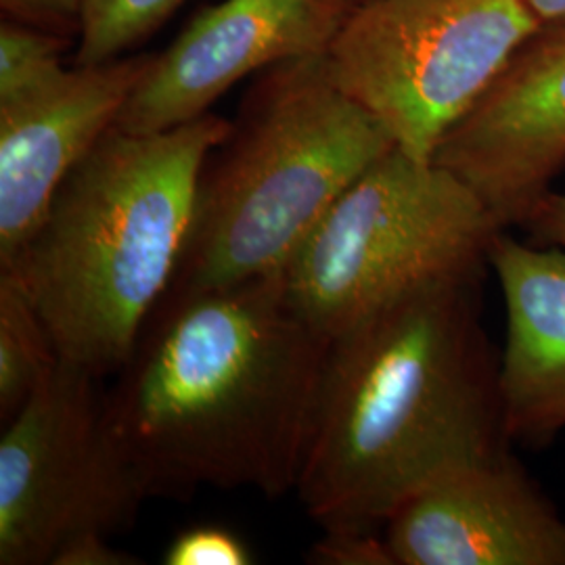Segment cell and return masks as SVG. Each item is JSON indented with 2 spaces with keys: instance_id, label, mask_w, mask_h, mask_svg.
Wrapping results in <instances>:
<instances>
[{
  "instance_id": "cell-1",
  "label": "cell",
  "mask_w": 565,
  "mask_h": 565,
  "mask_svg": "<svg viewBox=\"0 0 565 565\" xmlns=\"http://www.w3.org/2000/svg\"><path fill=\"white\" fill-rule=\"evenodd\" d=\"M329 343L282 273L170 287L105 394L149 494L296 492Z\"/></svg>"
},
{
  "instance_id": "cell-2",
  "label": "cell",
  "mask_w": 565,
  "mask_h": 565,
  "mask_svg": "<svg viewBox=\"0 0 565 565\" xmlns=\"http://www.w3.org/2000/svg\"><path fill=\"white\" fill-rule=\"evenodd\" d=\"M482 279L427 282L331 338L296 486L323 532L384 530L424 486L509 448Z\"/></svg>"
},
{
  "instance_id": "cell-3",
  "label": "cell",
  "mask_w": 565,
  "mask_h": 565,
  "mask_svg": "<svg viewBox=\"0 0 565 565\" xmlns=\"http://www.w3.org/2000/svg\"><path fill=\"white\" fill-rule=\"evenodd\" d=\"M231 130L205 114L163 132L114 126L61 182L13 275L61 363L107 377L128 361L179 273L203 163Z\"/></svg>"
},
{
  "instance_id": "cell-4",
  "label": "cell",
  "mask_w": 565,
  "mask_h": 565,
  "mask_svg": "<svg viewBox=\"0 0 565 565\" xmlns=\"http://www.w3.org/2000/svg\"><path fill=\"white\" fill-rule=\"evenodd\" d=\"M394 147L335 84L327 55L264 70L203 163L172 287L281 275L343 191Z\"/></svg>"
},
{
  "instance_id": "cell-5",
  "label": "cell",
  "mask_w": 565,
  "mask_h": 565,
  "mask_svg": "<svg viewBox=\"0 0 565 565\" xmlns=\"http://www.w3.org/2000/svg\"><path fill=\"white\" fill-rule=\"evenodd\" d=\"M501 231L455 172L394 147L331 205L282 279L303 317L333 338L422 285L484 277Z\"/></svg>"
},
{
  "instance_id": "cell-6",
  "label": "cell",
  "mask_w": 565,
  "mask_h": 565,
  "mask_svg": "<svg viewBox=\"0 0 565 565\" xmlns=\"http://www.w3.org/2000/svg\"><path fill=\"white\" fill-rule=\"evenodd\" d=\"M539 30L525 0H366L324 55L335 84L401 151L434 162Z\"/></svg>"
},
{
  "instance_id": "cell-7",
  "label": "cell",
  "mask_w": 565,
  "mask_h": 565,
  "mask_svg": "<svg viewBox=\"0 0 565 565\" xmlns=\"http://www.w3.org/2000/svg\"><path fill=\"white\" fill-rule=\"evenodd\" d=\"M102 380L61 363L0 436V565H53L84 534L114 536L151 499L107 417Z\"/></svg>"
},
{
  "instance_id": "cell-8",
  "label": "cell",
  "mask_w": 565,
  "mask_h": 565,
  "mask_svg": "<svg viewBox=\"0 0 565 565\" xmlns=\"http://www.w3.org/2000/svg\"><path fill=\"white\" fill-rule=\"evenodd\" d=\"M352 7L342 0H223L186 23L124 105L116 126L149 135L210 114L237 82L324 55Z\"/></svg>"
},
{
  "instance_id": "cell-9",
  "label": "cell",
  "mask_w": 565,
  "mask_h": 565,
  "mask_svg": "<svg viewBox=\"0 0 565 565\" xmlns=\"http://www.w3.org/2000/svg\"><path fill=\"white\" fill-rule=\"evenodd\" d=\"M434 162L467 182L503 228L524 226L565 172V23L541 25Z\"/></svg>"
},
{
  "instance_id": "cell-10",
  "label": "cell",
  "mask_w": 565,
  "mask_h": 565,
  "mask_svg": "<svg viewBox=\"0 0 565 565\" xmlns=\"http://www.w3.org/2000/svg\"><path fill=\"white\" fill-rule=\"evenodd\" d=\"M384 539L394 565H565V520L509 448L417 490Z\"/></svg>"
},
{
  "instance_id": "cell-11",
  "label": "cell",
  "mask_w": 565,
  "mask_h": 565,
  "mask_svg": "<svg viewBox=\"0 0 565 565\" xmlns=\"http://www.w3.org/2000/svg\"><path fill=\"white\" fill-rule=\"evenodd\" d=\"M156 55L72 65L0 102V268L39 228L61 182L116 126Z\"/></svg>"
},
{
  "instance_id": "cell-12",
  "label": "cell",
  "mask_w": 565,
  "mask_h": 565,
  "mask_svg": "<svg viewBox=\"0 0 565 565\" xmlns=\"http://www.w3.org/2000/svg\"><path fill=\"white\" fill-rule=\"evenodd\" d=\"M505 300L499 390L509 445L546 446L565 429V249L515 239L490 249Z\"/></svg>"
},
{
  "instance_id": "cell-13",
  "label": "cell",
  "mask_w": 565,
  "mask_h": 565,
  "mask_svg": "<svg viewBox=\"0 0 565 565\" xmlns=\"http://www.w3.org/2000/svg\"><path fill=\"white\" fill-rule=\"evenodd\" d=\"M60 364L39 308L13 275L0 273V422H9Z\"/></svg>"
},
{
  "instance_id": "cell-14",
  "label": "cell",
  "mask_w": 565,
  "mask_h": 565,
  "mask_svg": "<svg viewBox=\"0 0 565 565\" xmlns=\"http://www.w3.org/2000/svg\"><path fill=\"white\" fill-rule=\"evenodd\" d=\"M184 0H86L74 65L118 60L151 36Z\"/></svg>"
},
{
  "instance_id": "cell-15",
  "label": "cell",
  "mask_w": 565,
  "mask_h": 565,
  "mask_svg": "<svg viewBox=\"0 0 565 565\" xmlns=\"http://www.w3.org/2000/svg\"><path fill=\"white\" fill-rule=\"evenodd\" d=\"M70 39L30 23L0 21V102L20 97L65 70Z\"/></svg>"
},
{
  "instance_id": "cell-16",
  "label": "cell",
  "mask_w": 565,
  "mask_h": 565,
  "mask_svg": "<svg viewBox=\"0 0 565 565\" xmlns=\"http://www.w3.org/2000/svg\"><path fill=\"white\" fill-rule=\"evenodd\" d=\"M252 551L221 525H195L181 532L163 553L166 565H249Z\"/></svg>"
},
{
  "instance_id": "cell-17",
  "label": "cell",
  "mask_w": 565,
  "mask_h": 565,
  "mask_svg": "<svg viewBox=\"0 0 565 565\" xmlns=\"http://www.w3.org/2000/svg\"><path fill=\"white\" fill-rule=\"evenodd\" d=\"M310 562L327 565H394L385 539H377V532H324L323 539L310 551Z\"/></svg>"
},
{
  "instance_id": "cell-18",
  "label": "cell",
  "mask_w": 565,
  "mask_h": 565,
  "mask_svg": "<svg viewBox=\"0 0 565 565\" xmlns=\"http://www.w3.org/2000/svg\"><path fill=\"white\" fill-rule=\"evenodd\" d=\"M86 0H0L2 18L30 23L63 36L78 34Z\"/></svg>"
},
{
  "instance_id": "cell-19",
  "label": "cell",
  "mask_w": 565,
  "mask_h": 565,
  "mask_svg": "<svg viewBox=\"0 0 565 565\" xmlns=\"http://www.w3.org/2000/svg\"><path fill=\"white\" fill-rule=\"evenodd\" d=\"M141 559L109 543L107 534H84L67 543L53 565H139Z\"/></svg>"
},
{
  "instance_id": "cell-20",
  "label": "cell",
  "mask_w": 565,
  "mask_h": 565,
  "mask_svg": "<svg viewBox=\"0 0 565 565\" xmlns=\"http://www.w3.org/2000/svg\"><path fill=\"white\" fill-rule=\"evenodd\" d=\"M522 228L534 243L565 249V193L548 191Z\"/></svg>"
},
{
  "instance_id": "cell-21",
  "label": "cell",
  "mask_w": 565,
  "mask_h": 565,
  "mask_svg": "<svg viewBox=\"0 0 565 565\" xmlns=\"http://www.w3.org/2000/svg\"><path fill=\"white\" fill-rule=\"evenodd\" d=\"M541 25L565 23V0H525Z\"/></svg>"
},
{
  "instance_id": "cell-22",
  "label": "cell",
  "mask_w": 565,
  "mask_h": 565,
  "mask_svg": "<svg viewBox=\"0 0 565 565\" xmlns=\"http://www.w3.org/2000/svg\"><path fill=\"white\" fill-rule=\"evenodd\" d=\"M342 2H345V4H348V7H352V9H354V7H359V4H363V2H366V0H342Z\"/></svg>"
}]
</instances>
